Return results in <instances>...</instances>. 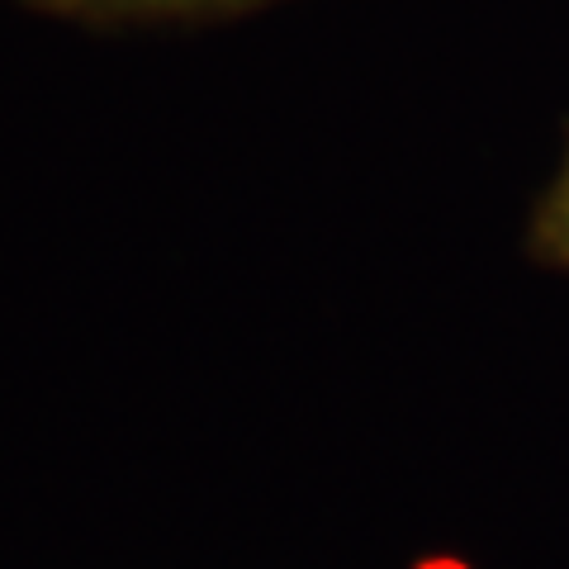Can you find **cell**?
Returning a JSON list of instances; mask_svg holds the SVG:
<instances>
[{"label":"cell","instance_id":"1","mask_svg":"<svg viewBox=\"0 0 569 569\" xmlns=\"http://www.w3.org/2000/svg\"><path fill=\"white\" fill-rule=\"evenodd\" d=\"M550 242H556V252L569 261V167H565V181L556 190V204H550V223H546Z\"/></svg>","mask_w":569,"mask_h":569}]
</instances>
